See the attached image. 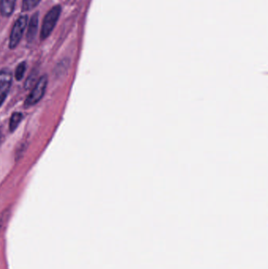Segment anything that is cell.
I'll use <instances>...</instances> for the list:
<instances>
[{
	"label": "cell",
	"instance_id": "6da1fadb",
	"mask_svg": "<svg viewBox=\"0 0 268 269\" xmlns=\"http://www.w3.org/2000/svg\"><path fill=\"white\" fill-rule=\"evenodd\" d=\"M47 85H48L47 76H42L32 88V92L28 95L27 99H25V107H31V106H35L43 99V95H45V92L47 90Z\"/></svg>",
	"mask_w": 268,
	"mask_h": 269
},
{
	"label": "cell",
	"instance_id": "7a4b0ae2",
	"mask_svg": "<svg viewBox=\"0 0 268 269\" xmlns=\"http://www.w3.org/2000/svg\"><path fill=\"white\" fill-rule=\"evenodd\" d=\"M61 12V6L57 5L52 8L50 11H49V12L44 17L43 25H42L41 33H40V37H41L42 40H45L50 36L52 31L55 27L56 23L58 21Z\"/></svg>",
	"mask_w": 268,
	"mask_h": 269
},
{
	"label": "cell",
	"instance_id": "3957f363",
	"mask_svg": "<svg viewBox=\"0 0 268 269\" xmlns=\"http://www.w3.org/2000/svg\"><path fill=\"white\" fill-rule=\"evenodd\" d=\"M27 15H23L18 18V20L14 24L11 36H10V48L15 49L18 46V43H20L25 28L27 25Z\"/></svg>",
	"mask_w": 268,
	"mask_h": 269
},
{
	"label": "cell",
	"instance_id": "277c9868",
	"mask_svg": "<svg viewBox=\"0 0 268 269\" xmlns=\"http://www.w3.org/2000/svg\"><path fill=\"white\" fill-rule=\"evenodd\" d=\"M13 74L9 70H0V107L8 98L12 86Z\"/></svg>",
	"mask_w": 268,
	"mask_h": 269
},
{
	"label": "cell",
	"instance_id": "5b68a950",
	"mask_svg": "<svg viewBox=\"0 0 268 269\" xmlns=\"http://www.w3.org/2000/svg\"><path fill=\"white\" fill-rule=\"evenodd\" d=\"M38 23H39V13H35L34 15H32L31 18L30 22L29 24V28H28L27 40L29 43L33 41L35 37H36V33L38 30Z\"/></svg>",
	"mask_w": 268,
	"mask_h": 269
},
{
	"label": "cell",
	"instance_id": "8992f818",
	"mask_svg": "<svg viewBox=\"0 0 268 269\" xmlns=\"http://www.w3.org/2000/svg\"><path fill=\"white\" fill-rule=\"evenodd\" d=\"M16 0H0V13L3 17L8 18L15 11Z\"/></svg>",
	"mask_w": 268,
	"mask_h": 269
},
{
	"label": "cell",
	"instance_id": "52a82bcc",
	"mask_svg": "<svg viewBox=\"0 0 268 269\" xmlns=\"http://www.w3.org/2000/svg\"><path fill=\"white\" fill-rule=\"evenodd\" d=\"M22 119H23V114L19 112H15L13 113L11 116V120H10V131L11 132H14L17 129V127L22 122Z\"/></svg>",
	"mask_w": 268,
	"mask_h": 269
},
{
	"label": "cell",
	"instance_id": "ba28073f",
	"mask_svg": "<svg viewBox=\"0 0 268 269\" xmlns=\"http://www.w3.org/2000/svg\"><path fill=\"white\" fill-rule=\"evenodd\" d=\"M41 0H23L22 2V11H29L34 9Z\"/></svg>",
	"mask_w": 268,
	"mask_h": 269
},
{
	"label": "cell",
	"instance_id": "9c48e42d",
	"mask_svg": "<svg viewBox=\"0 0 268 269\" xmlns=\"http://www.w3.org/2000/svg\"><path fill=\"white\" fill-rule=\"evenodd\" d=\"M25 71H26V63L24 61V62L19 64L17 67L16 70H15V78L16 81H22V78L25 76Z\"/></svg>",
	"mask_w": 268,
	"mask_h": 269
},
{
	"label": "cell",
	"instance_id": "30bf717a",
	"mask_svg": "<svg viewBox=\"0 0 268 269\" xmlns=\"http://www.w3.org/2000/svg\"><path fill=\"white\" fill-rule=\"evenodd\" d=\"M35 81H36V74H32L29 76V78L27 79V81L25 82V88H30L34 84Z\"/></svg>",
	"mask_w": 268,
	"mask_h": 269
},
{
	"label": "cell",
	"instance_id": "8fae6325",
	"mask_svg": "<svg viewBox=\"0 0 268 269\" xmlns=\"http://www.w3.org/2000/svg\"><path fill=\"white\" fill-rule=\"evenodd\" d=\"M3 140V133L2 131H1V130H0V143L2 142Z\"/></svg>",
	"mask_w": 268,
	"mask_h": 269
}]
</instances>
